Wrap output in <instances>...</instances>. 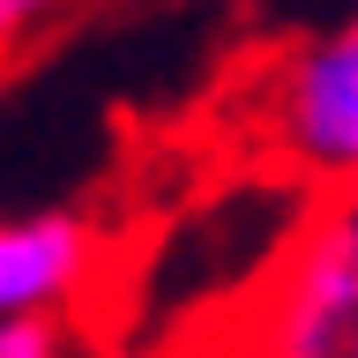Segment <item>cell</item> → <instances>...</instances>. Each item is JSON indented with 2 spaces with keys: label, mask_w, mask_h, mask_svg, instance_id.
Here are the masks:
<instances>
[{
  "label": "cell",
  "mask_w": 358,
  "mask_h": 358,
  "mask_svg": "<svg viewBox=\"0 0 358 358\" xmlns=\"http://www.w3.org/2000/svg\"><path fill=\"white\" fill-rule=\"evenodd\" d=\"M60 8H67V0H0V60H8L22 38H38Z\"/></svg>",
  "instance_id": "5"
},
{
  "label": "cell",
  "mask_w": 358,
  "mask_h": 358,
  "mask_svg": "<svg viewBox=\"0 0 358 358\" xmlns=\"http://www.w3.org/2000/svg\"><path fill=\"white\" fill-rule=\"evenodd\" d=\"M0 358H67L52 313H0Z\"/></svg>",
  "instance_id": "4"
},
{
  "label": "cell",
  "mask_w": 358,
  "mask_h": 358,
  "mask_svg": "<svg viewBox=\"0 0 358 358\" xmlns=\"http://www.w3.org/2000/svg\"><path fill=\"white\" fill-rule=\"evenodd\" d=\"M97 231L67 209L45 217H0V313H52L90 284L97 268Z\"/></svg>",
  "instance_id": "3"
},
{
  "label": "cell",
  "mask_w": 358,
  "mask_h": 358,
  "mask_svg": "<svg viewBox=\"0 0 358 358\" xmlns=\"http://www.w3.org/2000/svg\"><path fill=\"white\" fill-rule=\"evenodd\" d=\"M224 358H358V187H321L262 284L231 306Z\"/></svg>",
  "instance_id": "1"
},
{
  "label": "cell",
  "mask_w": 358,
  "mask_h": 358,
  "mask_svg": "<svg viewBox=\"0 0 358 358\" xmlns=\"http://www.w3.org/2000/svg\"><path fill=\"white\" fill-rule=\"evenodd\" d=\"M262 134L299 179L358 187V15L299 38L262 83Z\"/></svg>",
  "instance_id": "2"
}]
</instances>
